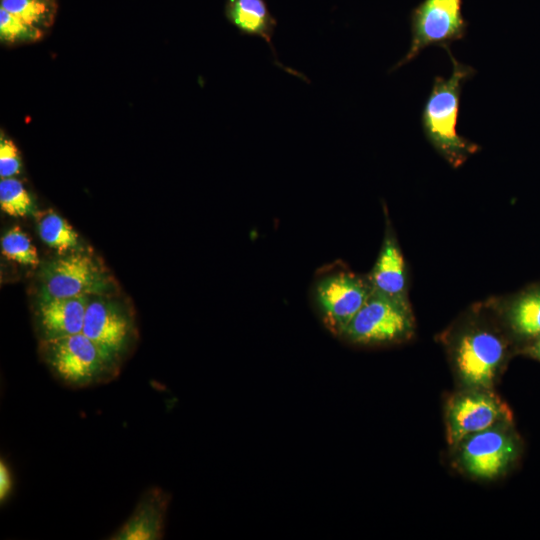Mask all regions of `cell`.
<instances>
[{
	"label": "cell",
	"mask_w": 540,
	"mask_h": 540,
	"mask_svg": "<svg viewBox=\"0 0 540 540\" xmlns=\"http://www.w3.org/2000/svg\"><path fill=\"white\" fill-rule=\"evenodd\" d=\"M1 7L39 29L52 20V8L47 0H1Z\"/></svg>",
	"instance_id": "ac0fdd59"
},
{
	"label": "cell",
	"mask_w": 540,
	"mask_h": 540,
	"mask_svg": "<svg viewBox=\"0 0 540 540\" xmlns=\"http://www.w3.org/2000/svg\"><path fill=\"white\" fill-rule=\"evenodd\" d=\"M372 290L368 277L350 271H337L320 278L314 285L313 299L325 328L341 337Z\"/></svg>",
	"instance_id": "277c9868"
},
{
	"label": "cell",
	"mask_w": 540,
	"mask_h": 540,
	"mask_svg": "<svg viewBox=\"0 0 540 540\" xmlns=\"http://www.w3.org/2000/svg\"><path fill=\"white\" fill-rule=\"evenodd\" d=\"M466 21L462 0H424L411 13V43L406 55L394 65L396 70L412 61L428 46L443 48L464 37Z\"/></svg>",
	"instance_id": "5b68a950"
},
{
	"label": "cell",
	"mask_w": 540,
	"mask_h": 540,
	"mask_svg": "<svg viewBox=\"0 0 540 540\" xmlns=\"http://www.w3.org/2000/svg\"><path fill=\"white\" fill-rule=\"evenodd\" d=\"M14 488V480L11 469L6 461L0 460V503L3 504L11 496Z\"/></svg>",
	"instance_id": "7402d4cb"
},
{
	"label": "cell",
	"mask_w": 540,
	"mask_h": 540,
	"mask_svg": "<svg viewBox=\"0 0 540 540\" xmlns=\"http://www.w3.org/2000/svg\"><path fill=\"white\" fill-rule=\"evenodd\" d=\"M511 328L524 337H540V289L515 299L507 310Z\"/></svg>",
	"instance_id": "9a60e30c"
},
{
	"label": "cell",
	"mask_w": 540,
	"mask_h": 540,
	"mask_svg": "<svg viewBox=\"0 0 540 540\" xmlns=\"http://www.w3.org/2000/svg\"><path fill=\"white\" fill-rule=\"evenodd\" d=\"M506 353L504 341L493 331L475 328L456 342L454 359L466 386L487 390L494 382Z\"/></svg>",
	"instance_id": "ba28073f"
},
{
	"label": "cell",
	"mask_w": 540,
	"mask_h": 540,
	"mask_svg": "<svg viewBox=\"0 0 540 540\" xmlns=\"http://www.w3.org/2000/svg\"><path fill=\"white\" fill-rule=\"evenodd\" d=\"M170 494L150 487L139 498L126 521L109 537L110 540H160L164 536L165 517Z\"/></svg>",
	"instance_id": "7c38bea8"
},
{
	"label": "cell",
	"mask_w": 540,
	"mask_h": 540,
	"mask_svg": "<svg viewBox=\"0 0 540 540\" xmlns=\"http://www.w3.org/2000/svg\"><path fill=\"white\" fill-rule=\"evenodd\" d=\"M413 332L414 319L408 299L373 289L341 338L357 345H384L406 341Z\"/></svg>",
	"instance_id": "3957f363"
},
{
	"label": "cell",
	"mask_w": 540,
	"mask_h": 540,
	"mask_svg": "<svg viewBox=\"0 0 540 540\" xmlns=\"http://www.w3.org/2000/svg\"><path fill=\"white\" fill-rule=\"evenodd\" d=\"M82 333L119 365L136 339L132 315L119 303L103 297L89 299Z\"/></svg>",
	"instance_id": "8992f818"
},
{
	"label": "cell",
	"mask_w": 540,
	"mask_h": 540,
	"mask_svg": "<svg viewBox=\"0 0 540 540\" xmlns=\"http://www.w3.org/2000/svg\"><path fill=\"white\" fill-rule=\"evenodd\" d=\"M511 412L495 395L483 389L461 393L448 403L446 412L447 438L458 445L470 435L505 424Z\"/></svg>",
	"instance_id": "9c48e42d"
},
{
	"label": "cell",
	"mask_w": 540,
	"mask_h": 540,
	"mask_svg": "<svg viewBox=\"0 0 540 540\" xmlns=\"http://www.w3.org/2000/svg\"><path fill=\"white\" fill-rule=\"evenodd\" d=\"M89 299V296H40L35 314L40 341L81 333Z\"/></svg>",
	"instance_id": "8fae6325"
},
{
	"label": "cell",
	"mask_w": 540,
	"mask_h": 540,
	"mask_svg": "<svg viewBox=\"0 0 540 540\" xmlns=\"http://www.w3.org/2000/svg\"><path fill=\"white\" fill-rule=\"evenodd\" d=\"M452 61L448 79L436 76L425 102L421 122L424 135L434 149L454 168L461 166L480 147L457 132L462 84L474 74L470 66L458 62L449 47L444 48Z\"/></svg>",
	"instance_id": "6da1fadb"
},
{
	"label": "cell",
	"mask_w": 540,
	"mask_h": 540,
	"mask_svg": "<svg viewBox=\"0 0 540 540\" xmlns=\"http://www.w3.org/2000/svg\"><path fill=\"white\" fill-rule=\"evenodd\" d=\"M0 206L6 214L22 217L31 213L33 202L23 183L9 177L0 180Z\"/></svg>",
	"instance_id": "e0dca14e"
},
{
	"label": "cell",
	"mask_w": 540,
	"mask_h": 540,
	"mask_svg": "<svg viewBox=\"0 0 540 540\" xmlns=\"http://www.w3.org/2000/svg\"><path fill=\"white\" fill-rule=\"evenodd\" d=\"M21 159L14 142L1 134L0 139V177L9 178L19 174Z\"/></svg>",
	"instance_id": "44dd1931"
},
{
	"label": "cell",
	"mask_w": 540,
	"mask_h": 540,
	"mask_svg": "<svg viewBox=\"0 0 540 540\" xmlns=\"http://www.w3.org/2000/svg\"><path fill=\"white\" fill-rule=\"evenodd\" d=\"M225 16L241 34L263 39L271 50L276 66L308 82L302 73L286 67L279 61L273 45L277 20L266 0H226Z\"/></svg>",
	"instance_id": "4fadbf2b"
},
{
	"label": "cell",
	"mask_w": 540,
	"mask_h": 540,
	"mask_svg": "<svg viewBox=\"0 0 540 540\" xmlns=\"http://www.w3.org/2000/svg\"><path fill=\"white\" fill-rule=\"evenodd\" d=\"M39 354L53 376L73 389L107 384L120 369L82 332L40 341Z\"/></svg>",
	"instance_id": "7a4b0ae2"
},
{
	"label": "cell",
	"mask_w": 540,
	"mask_h": 540,
	"mask_svg": "<svg viewBox=\"0 0 540 540\" xmlns=\"http://www.w3.org/2000/svg\"><path fill=\"white\" fill-rule=\"evenodd\" d=\"M38 233L42 241L60 253L78 246V235L70 224L54 211H48L39 219Z\"/></svg>",
	"instance_id": "2e32d148"
},
{
	"label": "cell",
	"mask_w": 540,
	"mask_h": 540,
	"mask_svg": "<svg viewBox=\"0 0 540 540\" xmlns=\"http://www.w3.org/2000/svg\"><path fill=\"white\" fill-rule=\"evenodd\" d=\"M41 280V296L54 298L101 294L109 288L105 271L90 255L79 252L46 263Z\"/></svg>",
	"instance_id": "52a82bcc"
},
{
	"label": "cell",
	"mask_w": 540,
	"mask_h": 540,
	"mask_svg": "<svg viewBox=\"0 0 540 540\" xmlns=\"http://www.w3.org/2000/svg\"><path fill=\"white\" fill-rule=\"evenodd\" d=\"M4 256L23 265L36 266L39 257L30 238L20 227H13L1 239Z\"/></svg>",
	"instance_id": "d6986e66"
},
{
	"label": "cell",
	"mask_w": 540,
	"mask_h": 540,
	"mask_svg": "<svg viewBox=\"0 0 540 540\" xmlns=\"http://www.w3.org/2000/svg\"><path fill=\"white\" fill-rule=\"evenodd\" d=\"M42 36L41 29L31 26L0 7V38L2 42H33Z\"/></svg>",
	"instance_id": "ffe728a7"
},
{
	"label": "cell",
	"mask_w": 540,
	"mask_h": 540,
	"mask_svg": "<svg viewBox=\"0 0 540 540\" xmlns=\"http://www.w3.org/2000/svg\"><path fill=\"white\" fill-rule=\"evenodd\" d=\"M374 290L386 295L407 299L405 261L389 225L376 263L368 276Z\"/></svg>",
	"instance_id": "5bb4252c"
},
{
	"label": "cell",
	"mask_w": 540,
	"mask_h": 540,
	"mask_svg": "<svg viewBox=\"0 0 540 540\" xmlns=\"http://www.w3.org/2000/svg\"><path fill=\"white\" fill-rule=\"evenodd\" d=\"M459 444L461 466L480 479L501 475L517 456L516 441L505 424L470 435Z\"/></svg>",
	"instance_id": "30bf717a"
},
{
	"label": "cell",
	"mask_w": 540,
	"mask_h": 540,
	"mask_svg": "<svg viewBox=\"0 0 540 540\" xmlns=\"http://www.w3.org/2000/svg\"><path fill=\"white\" fill-rule=\"evenodd\" d=\"M528 352L534 358L540 360V337L536 342L528 349Z\"/></svg>",
	"instance_id": "603a6c76"
}]
</instances>
